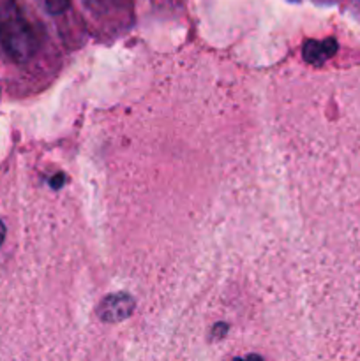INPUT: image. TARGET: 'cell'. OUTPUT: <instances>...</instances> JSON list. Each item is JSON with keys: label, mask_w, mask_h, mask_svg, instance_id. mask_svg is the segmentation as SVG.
<instances>
[{"label": "cell", "mask_w": 360, "mask_h": 361, "mask_svg": "<svg viewBox=\"0 0 360 361\" xmlns=\"http://www.w3.org/2000/svg\"><path fill=\"white\" fill-rule=\"evenodd\" d=\"M4 238H6V226H4L2 221H0V245L4 243Z\"/></svg>", "instance_id": "6"}, {"label": "cell", "mask_w": 360, "mask_h": 361, "mask_svg": "<svg viewBox=\"0 0 360 361\" xmlns=\"http://www.w3.org/2000/svg\"><path fill=\"white\" fill-rule=\"evenodd\" d=\"M133 296L119 293V295H112L102 300L101 307H99V317L106 323H119V321L127 319L133 314Z\"/></svg>", "instance_id": "2"}, {"label": "cell", "mask_w": 360, "mask_h": 361, "mask_svg": "<svg viewBox=\"0 0 360 361\" xmlns=\"http://www.w3.org/2000/svg\"><path fill=\"white\" fill-rule=\"evenodd\" d=\"M0 46L16 63L28 62L39 48L37 32L16 0L0 4Z\"/></svg>", "instance_id": "1"}, {"label": "cell", "mask_w": 360, "mask_h": 361, "mask_svg": "<svg viewBox=\"0 0 360 361\" xmlns=\"http://www.w3.org/2000/svg\"><path fill=\"white\" fill-rule=\"evenodd\" d=\"M235 361H263V360H261L260 356L253 355V356H247V358H236Z\"/></svg>", "instance_id": "5"}, {"label": "cell", "mask_w": 360, "mask_h": 361, "mask_svg": "<svg viewBox=\"0 0 360 361\" xmlns=\"http://www.w3.org/2000/svg\"><path fill=\"white\" fill-rule=\"evenodd\" d=\"M335 51H337V42L332 37L325 39V41H313L311 39L302 48L304 59H306V62L313 63V66L325 63L330 56L335 55Z\"/></svg>", "instance_id": "3"}, {"label": "cell", "mask_w": 360, "mask_h": 361, "mask_svg": "<svg viewBox=\"0 0 360 361\" xmlns=\"http://www.w3.org/2000/svg\"><path fill=\"white\" fill-rule=\"evenodd\" d=\"M39 4L49 14H62L69 7V0H39Z\"/></svg>", "instance_id": "4"}]
</instances>
